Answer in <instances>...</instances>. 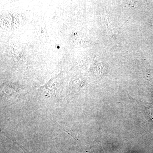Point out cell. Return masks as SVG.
Instances as JSON below:
<instances>
[{
	"mask_svg": "<svg viewBox=\"0 0 153 153\" xmlns=\"http://www.w3.org/2000/svg\"><path fill=\"white\" fill-rule=\"evenodd\" d=\"M152 25L153 26V19L152 21Z\"/></svg>",
	"mask_w": 153,
	"mask_h": 153,
	"instance_id": "3",
	"label": "cell"
},
{
	"mask_svg": "<svg viewBox=\"0 0 153 153\" xmlns=\"http://www.w3.org/2000/svg\"><path fill=\"white\" fill-rule=\"evenodd\" d=\"M86 153H105L101 146H94L90 148H88L86 151Z\"/></svg>",
	"mask_w": 153,
	"mask_h": 153,
	"instance_id": "1",
	"label": "cell"
},
{
	"mask_svg": "<svg viewBox=\"0 0 153 153\" xmlns=\"http://www.w3.org/2000/svg\"><path fill=\"white\" fill-rule=\"evenodd\" d=\"M6 136L7 137L10 139V140H11L13 141V142L14 143H15L16 144H17L18 146H20V147L22 149V150L24 151V152L25 153H33L30 152V151L27 150V149H25V148H24V147L22 146V145H20V144L19 143H17V141L14 140L13 139V138L10 135V134H9L8 133L6 134Z\"/></svg>",
	"mask_w": 153,
	"mask_h": 153,
	"instance_id": "2",
	"label": "cell"
}]
</instances>
